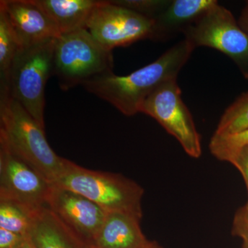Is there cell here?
<instances>
[{
    "mask_svg": "<svg viewBox=\"0 0 248 248\" xmlns=\"http://www.w3.org/2000/svg\"><path fill=\"white\" fill-rule=\"evenodd\" d=\"M232 234L243 240V248H248V200L236 211L233 220Z\"/></svg>",
    "mask_w": 248,
    "mask_h": 248,
    "instance_id": "cell-21",
    "label": "cell"
},
{
    "mask_svg": "<svg viewBox=\"0 0 248 248\" xmlns=\"http://www.w3.org/2000/svg\"><path fill=\"white\" fill-rule=\"evenodd\" d=\"M55 40L18 50L10 76V95L45 128V88L53 76Z\"/></svg>",
    "mask_w": 248,
    "mask_h": 248,
    "instance_id": "cell-5",
    "label": "cell"
},
{
    "mask_svg": "<svg viewBox=\"0 0 248 248\" xmlns=\"http://www.w3.org/2000/svg\"><path fill=\"white\" fill-rule=\"evenodd\" d=\"M27 236L0 228V248H17Z\"/></svg>",
    "mask_w": 248,
    "mask_h": 248,
    "instance_id": "cell-23",
    "label": "cell"
},
{
    "mask_svg": "<svg viewBox=\"0 0 248 248\" xmlns=\"http://www.w3.org/2000/svg\"><path fill=\"white\" fill-rule=\"evenodd\" d=\"M112 4L154 19L167 9L170 0H114Z\"/></svg>",
    "mask_w": 248,
    "mask_h": 248,
    "instance_id": "cell-20",
    "label": "cell"
},
{
    "mask_svg": "<svg viewBox=\"0 0 248 248\" xmlns=\"http://www.w3.org/2000/svg\"><path fill=\"white\" fill-rule=\"evenodd\" d=\"M112 51L104 48L87 29L62 35L55 41L53 76L63 91L112 71Z\"/></svg>",
    "mask_w": 248,
    "mask_h": 248,
    "instance_id": "cell-4",
    "label": "cell"
},
{
    "mask_svg": "<svg viewBox=\"0 0 248 248\" xmlns=\"http://www.w3.org/2000/svg\"><path fill=\"white\" fill-rule=\"evenodd\" d=\"M51 187L37 169L0 141V200L15 202L34 215L48 207Z\"/></svg>",
    "mask_w": 248,
    "mask_h": 248,
    "instance_id": "cell-8",
    "label": "cell"
},
{
    "mask_svg": "<svg viewBox=\"0 0 248 248\" xmlns=\"http://www.w3.org/2000/svg\"><path fill=\"white\" fill-rule=\"evenodd\" d=\"M29 236L36 248H94L65 226L48 207L34 215Z\"/></svg>",
    "mask_w": 248,
    "mask_h": 248,
    "instance_id": "cell-14",
    "label": "cell"
},
{
    "mask_svg": "<svg viewBox=\"0 0 248 248\" xmlns=\"http://www.w3.org/2000/svg\"><path fill=\"white\" fill-rule=\"evenodd\" d=\"M0 141L51 184L64 171L68 159L54 152L46 138L45 128L11 96L0 98Z\"/></svg>",
    "mask_w": 248,
    "mask_h": 248,
    "instance_id": "cell-2",
    "label": "cell"
},
{
    "mask_svg": "<svg viewBox=\"0 0 248 248\" xmlns=\"http://www.w3.org/2000/svg\"><path fill=\"white\" fill-rule=\"evenodd\" d=\"M48 207L65 226L92 246L107 214L84 196L55 185H52Z\"/></svg>",
    "mask_w": 248,
    "mask_h": 248,
    "instance_id": "cell-10",
    "label": "cell"
},
{
    "mask_svg": "<svg viewBox=\"0 0 248 248\" xmlns=\"http://www.w3.org/2000/svg\"><path fill=\"white\" fill-rule=\"evenodd\" d=\"M58 27L61 35L80 29L86 24L98 0H35Z\"/></svg>",
    "mask_w": 248,
    "mask_h": 248,
    "instance_id": "cell-15",
    "label": "cell"
},
{
    "mask_svg": "<svg viewBox=\"0 0 248 248\" xmlns=\"http://www.w3.org/2000/svg\"><path fill=\"white\" fill-rule=\"evenodd\" d=\"M52 185L84 196L107 213L124 212L142 217L143 188L121 174L85 169L68 160L64 171Z\"/></svg>",
    "mask_w": 248,
    "mask_h": 248,
    "instance_id": "cell-3",
    "label": "cell"
},
{
    "mask_svg": "<svg viewBox=\"0 0 248 248\" xmlns=\"http://www.w3.org/2000/svg\"><path fill=\"white\" fill-rule=\"evenodd\" d=\"M248 128V92L243 93L222 115L213 135L228 137Z\"/></svg>",
    "mask_w": 248,
    "mask_h": 248,
    "instance_id": "cell-17",
    "label": "cell"
},
{
    "mask_svg": "<svg viewBox=\"0 0 248 248\" xmlns=\"http://www.w3.org/2000/svg\"><path fill=\"white\" fill-rule=\"evenodd\" d=\"M142 217L124 212L107 213L93 241L94 248H143L149 244L141 231Z\"/></svg>",
    "mask_w": 248,
    "mask_h": 248,
    "instance_id": "cell-12",
    "label": "cell"
},
{
    "mask_svg": "<svg viewBox=\"0 0 248 248\" xmlns=\"http://www.w3.org/2000/svg\"><path fill=\"white\" fill-rule=\"evenodd\" d=\"M244 31L245 32H246V33L248 34V27L246 28V29H244Z\"/></svg>",
    "mask_w": 248,
    "mask_h": 248,
    "instance_id": "cell-27",
    "label": "cell"
},
{
    "mask_svg": "<svg viewBox=\"0 0 248 248\" xmlns=\"http://www.w3.org/2000/svg\"><path fill=\"white\" fill-rule=\"evenodd\" d=\"M140 112L155 119L179 141L191 157H200V135L190 110L183 101L177 79L165 83L152 93L143 102Z\"/></svg>",
    "mask_w": 248,
    "mask_h": 248,
    "instance_id": "cell-7",
    "label": "cell"
},
{
    "mask_svg": "<svg viewBox=\"0 0 248 248\" xmlns=\"http://www.w3.org/2000/svg\"><path fill=\"white\" fill-rule=\"evenodd\" d=\"M183 34L195 48L208 47L229 57L248 79V34L229 10L218 3Z\"/></svg>",
    "mask_w": 248,
    "mask_h": 248,
    "instance_id": "cell-6",
    "label": "cell"
},
{
    "mask_svg": "<svg viewBox=\"0 0 248 248\" xmlns=\"http://www.w3.org/2000/svg\"><path fill=\"white\" fill-rule=\"evenodd\" d=\"M239 24L243 30L248 27V1L240 16Z\"/></svg>",
    "mask_w": 248,
    "mask_h": 248,
    "instance_id": "cell-24",
    "label": "cell"
},
{
    "mask_svg": "<svg viewBox=\"0 0 248 248\" xmlns=\"http://www.w3.org/2000/svg\"><path fill=\"white\" fill-rule=\"evenodd\" d=\"M195 48L183 40L165 52L156 61L120 76L108 72L94 77L82 86L88 92L107 101L122 114L133 116L152 93L165 83L177 79L178 74L190 59Z\"/></svg>",
    "mask_w": 248,
    "mask_h": 248,
    "instance_id": "cell-1",
    "label": "cell"
},
{
    "mask_svg": "<svg viewBox=\"0 0 248 248\" xmlns=\"http://www.w3.org/2000/svg\"><path fill=\"white\" fill-rule=\"evenodd\" d=\"M218 4L216 0H173L155 18L153 40L165 41L174 37L197 22L209 9Z\"/></svg>",
    "mask_w": 248,
    "mask_h": 248,
    "instance_id": "cell-13",
    "label": "cell"
},
{
    "mask_svg": "<svg viewBox=\"0 0 248 248\" xmlns=\"http://www.w3.org/2000/svg\"><path fill=\"white\" fill-rule=\"evenodd\" d=\"M209 146L212 154L217 159L230 162L240 150L248 146V128L242 133L231 136L213 135Z\"/></svg>",
    "mask_w": 248,
    "mask_h": 248,
    "instance_id": "cell-19",
    "label": "cell"
},
{
    "mask_svg": "<svg viewBox=\"0 0 248 248\" xmlns=\"http://www.w3.org/2000/svg\"><path fill=\"white\" fill-rule=\"evenodd\" d=\"M17 248H36L35 245L32 243L30 236H27L23 240L21 244L18 246Z\"/></svg>",
    "mask_w": 248,
    "mask_h": 248,
    "instance_id": "cell-25",
    "label": "cell"
},
{
    "mask_svg": "<svg viewBox=\"0 0 248 248\" xmlns=\"http://www.w3.org/2000/svg\"><path fill=\"white\" fill-rule=\"evenodd\" d=\"M230 163L241 172L244 177L248 192V146L240 150L232 158Z\"/></svg>",
    "mask_w": 248,
    "mask_h": 248,
    "instance_id": "cell-22",
    "label": "cell"
},
{
    "mask_svg": "<svg viewBox=\"0 0 248 248\" xmlns=\"http://www.w3.org/2000/svg\"><path fill=\"white\" fill-rule=\"evenodd\" d=\"M154 27L153 19L110 1H99L86 24V29L98 43L110 51L139 40H152Z\"/></svg>",
    "mask_w": 248,
    "mask_h": 248,
    "instance_id": "cell-9",
    "label": "cell"
},
{
    "mask_svg": "<svg viewBox=\"0 0 248 248\" xmlns=\"http://www.w3.org/2000/svg\"><path fill=\"white\" fill-rule=\"evenodd\" d=\"M4 11L21 47H29L61 36L58 27L35 0H1Z\"/></svg>",
    "mask_w": 248,
    "mask_h": 248,
    "instance_id": "cell-11",
    "label": "cell"
},
{
    "mask_svg": "<svg viewBox=\"0 0 248 248\" xmlns=\"http://www.w3.org/2000/svg\"><path fill=\"white\" fill-rule=\"evenodd\" d=\"M34 215L15 202L0 200V228L29 236Z\"/></svg>",
    "mask_w": 248,
    "mask_h": 248,
    "instance_id": "cell-18",
    "label": "cell"
},
{
    "mask_svg": "<svg viewBox=\"0 0 248 248\" xmlns=\"http://www.w3.org/2000/svg\"><path fill=\"white\" fill-rule=\"evenodd\" d=\"M143 248H162L156 241H150L149 244Z\"/></svg>",
    "mask_w": 248,
    "mask_h": 248,
    "instance_id": "cell-26",
    "label": "cell"
},
{
    "mask_svg": "<svg viewBox=\"0 0 248 248\" xmlns=\"http://www.w3.org/2000/svg\"><path fill=\"white\" fill-rule=\"evenodd\" d=\"M20 48L6 15L0 9V98L10 96L11 68Z\"/></svg>",
    "mask_w": 248,
    "mask_h": 248,
    "instance_id": "cell-16",
    "label": "cell"
}]
</instances>
